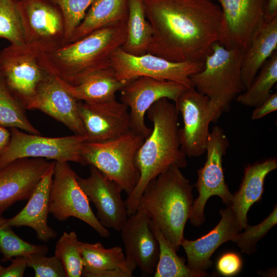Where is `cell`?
Wrapping results in <instances>:
<instances>
[{"mask_svg":"<svg viewBox=\"0 0 277 277\" xmlns=\"http://www.w3.org/2000/svg\"><path fill=\"white\" fill-rule=\"evenodd\" d=\"M152 29L147 53L174 62H204L223 36L220 6L211 0H142Z\"/></svg>","mask_w":277,"mask_h":277,"instance_id":"1","label":"cell"},{"mask_svg":"<svg viewBox=\"0 0 277 277\" xmlns=\"http://www.w3.org/2000/svg\"><path fill=\"white\" fill-rule=\"evenodd\" d=\"M277 17V0H266V23Z\"/></svg>","mask_w":277,"mask_h":277,"instance_id":"41","label":"cell"},{"mask_svg":"<svg viewBox=\"0 0 277 277\" xmlns=\"http://www.w3.org/2000/svg\"><path fill=\"white\" fill-rule=\"evenodd\" d=\"M10 137V130L0 126V155L8 146Z\"/></svg>","mask_w":277,"mask_h":277,"instance_id":"42","label":"cell"},{"mask_svg":"<svg viewBox=\"0 0 277 277\" xmlns=\"http://www.w3.org/2000/svg\"><path fill=\"white\" fill-rule=\"evenodd\" d=\"M128 14V0H95L74 30L69 43L103 27L127 22Z\"/></svg>","mask_w":277,"mask_h":277,"instance_id":"27","label":"cell"},{"mask_svg":"<svg viewBox=\"0 0 277 277\" xmlns=\"http://www.w3.org/2000/svg\"><path fill=\"white\" fill-rule=\"evenodd\" d=\"M81 250L83 261L82 276H132L133 272L127 266L125 254L120 246L106 248L100 242H81Z\"/></svg>","mask_w":277,"mask_h":277,"instance_id":"24","label":"cell"},{"mask_svg":"<svg viewBox=\"0 0 277 277\" xmlns=\"http://www.w3.org/2000/svg\"><path fill=\"white\" fill-rule=\"evenodd\" d=\"M120 231L129 268L133 272L138 268L142 274L146 276L153 274L159 258L160 248L149 217L136 211L128 216Z\"/></svg>","mask_w":277,"mask_h":277,"instance_id":"17","label":"cell"},{"mask_svg":"<svg viewBox=\"0 0 277 277\" xmlns=\"http://www.w3.org/2000/svg\"><path fill=\"white\" fill-rule=\"evenodd\" d=\"M3 267H2V266H1V265L0 264V274H1V272H2V270H3Z\"/></svg>","mask_w":277,"mask_h":277,"instance_id":"43","label":"cell"},{"mask_svg":"<svg viewBox=\"0 0 277 277\" xmlns=\"http://www.w3.org/2000/svg\"><path fill=\"white\" fill-rule=\"evenodd\" d=\"M0 38L12 45L26 44L18 0H0Z\"/></svg>","mask_w":277,"mask_h":277,"instance_id":"34","label":"cell"},{"mask_svg":"<svg viewBox=\"0 0 277 277\" xmlns=\"http://www.w3.org/2000/svg\"><path fill=\"white\" fill-rule=\"evenodd\" d=\"M61 9L65 19V45L83 19L88 9L95 0H51Z\"/></svg>","mask_w":277,"mask_h":277,"instance_id":"36","label":"cell"},{"mask_svg":"<svg viewBox=\"0 0 277 277\" xmlns=\"http://www.w3.org/2000/svg\"><path fill=\"white\" fill-rule=\"evenodd\" d=\"M77 108L87 142L112 140L131 130L129 109L116 98L102 103L78 101Z\"/></svg>","mask_w":277,"mask_h":277,"instance_id":"18","label":"cell"},{"mask_svg":"<svg viewBox=\"0 0 277 277\" xmlns=\"http://www.w3.org/2000/svg\"><path fill=\"white\" fill-rule=\"evenodd\" d=\"M220 214L219 223L208 233L195 240L184 238L181 242L187 255V265L192 270L206 271L212 264L210 258L216 249L229 241L233 242L241 231L229 205L221 209Z\"/></svg>","mask_w":277,"mask_h":277,"instance_id":"21","label":"cell"},{"mask_svg":"<svg viewBox=\"0 0 277 277\" xmlns=\"http://www.w3.org/2000/svg\"><path fill=\"white\" fill-rule=\"evenodd\" d=\"M145 137L132 130L103 142H86L82 151V165L92 166L117 183L127 195L140 176L135 156Z\"/></svg>","mask_w":277,"mask_h":277,"instance_id":"6","label":"cell"},{"mask_svg":"<svg viewBox=\"0 0 277 277\" xmlns=\"http://www.w3.org/2000/svg\"><path fill=\"white\" fill-rule=\"evenodd\" d=\"M78 101L52 75L37 94L25 106L26 110H38L62 123L74 134L85 135L80 117Z\"/></svg>","mask_w":277,"mask_h":277,"instance_id":"20","label":"cell"},{"mask_svg":"<svg viewBox=\"0 0 277 277\" xmlns=\"http://www.w3.org/2000/svg\"><path fill=\"white\" fill-rule=\"evenodd\" d=\"M244 52L216 43L204 61L203 68L190 78L193 87L209 99V117L215 123L231 104L245 90L241 74Z\"/></svg>","mask_w":277,"mask_h":277,"instance_id":"5","label":"cell"},{"mask_svg":"<svg viewBox=\"0 0 277 277\" xmlns=\"http://www.w3.org/2000/svg\"><path fill=\"white\" fill-rule=\"evenodd\" d=\"M25 110L22 103L11 93L0 75V126L40 134L28 120Z\"/></svg>","mask_w":277,"mask_h":277,"instance_id":"31","label":"cell"},{"mask_svg":"<svg viewBox=\"0 0 277 277\" xmlns=\"http://www.w3.org/2000/svg\"><path fill=\"white\" fill-rule=\"evenodd\" d=\"M27 266L32 268L35 277H65L61 261L55 255L48 257L43 254L27 256Z\"/></svg>","mask_w":277,"mask_h":277,"instance_id":"37","label":"cell"},{"mask_svg":"<svg viewBox=\"0 0 277 277\" xmlns=\"http://www.w3.org/2000/svg\"><path fill=\"white\" fill-rule=\"evenodd\" d=\"M51 163L43 158H22L0 170V215L15 202L30 197Z\"/></svg>","mask_w":277,"mask_h":277,"instance_id":"19","label":"cell"},{"mask_svg":"<svg viewBox=\"0 0 277 277\" xmlns=\"http://www.w3.org/2000/svg\"><path fill=\"white\" fill-rule=\"evenodd\" d=\"M150 227L158 241L159 260L154 272L155 277L208 276L206 271H195L186 264L185 260L176 254V251L165 238L160 228L150 220Z\"/></svg>","mask_w":277,"mask_h":277,"instance_id":"29","label":"cell"},{"mask_svg":"<svg viewBox=\"0 0 277 277\" xmlns=\"http://www.w3.org/2000/svg\"><path fill=\"white\" fill-rule=\"evenodd\" d=\"M66 89L78 101L102 103L115 99V94L127 83L117 78L111 66L93 72L71 85L61 80Z\"/></svg>","mask_w":277,"mask_h":277,"instance_id":"25","label":"cell"},{"mask_svg":"<svg viewBox=\"0 0 277 277\" xmlns=\"http://www.w3.org/2000/svg\"><path fill=\"white\" fill-rule=\"evenodd\" d=\"M176 166H171L152 180L144 190L136 211L146 215L160 229L177 251L193 203L190 184Z\"/></svg>","mask_w":277,"mask_h":277,"instance_id":"4","label":"cell"},{"mask_svg":"<svg viewBox=\"0 0 277 277\" xmlns=\"http://www.w3.org/2000/svg\"><path fill=\"white\" fill-rule=\"evenodd\" d=\"M208 102V97L194 87L185 89L174 102L183 122L179 129L181 149L189 157H197L206 152L211 123Z\"/></svg>","mask_w":277,"mask_h":277,"instance_id":"15","label":"cell"},{"mask_svg":"<svg viewBox=\"0 0 277 277\" xmlns=\"http://www.w3.org/2000/svg\"><path fill=\"white\" fill-rule=\"evenodd\" d=\"M77 174L68 162L55 161L50 193L49 211L60 222L73 217L91 226L101 237L110 235L93 212L89 201L79 185Z\"/></svg>","mask_w":277,"mask_h":277,"instance_id":"10","label":"cell"},{"mask_svg":"<svg viewBox=\"0 0 277 277\" xmlns=\"http://www.w3.org/2000/svg\"><path fill=\"white\" fill-rule=\"evenodd\" d=\"M54 163L55 161L51 162L24 208L14 216L6 220V224L11 227L27 226L32 228L37 239L44 242L57 236L56 232L48 224Z\"/></svg>","mask_w":277,"mask_h":277,"instance_id":"22","label":"cell"},{"mask_svg":"<svg viewBox=\"0 0 277 277\" xmlns=\"http://www.w3.org/2000/svg\"><path fill=\"white\" fill-rule=\"evenodd\" d=\"M152 36V27L145 16L142 0H128L126 39L121 49L133 55L145 54Z\"/></svg>","mask_w":277,"mask_h":277,"instance_id":"28","label":"cell"},{"mask_svg":"<svg viewBox=\"0 0 277 277\" xmlns=\"http://www.w3.org/2000/svg\"><path fill=\"white\" fill-rule=\"evenodd\" d=\"M276 224L277 206L275 205L272 211L265 219L255 225H248L243 232L237 235L233 242L243 253L251 254L256 251L258 242Z\"/></svg>","mask_w":277,"mask_h":277,"instance_id":"35","label":"cell"},{"mask_svg":"<svg viewBox=\"0 0 277 277\" xmlns=\"http://www.w3.org/2000/svg\"><path fill=\"white\" fill-rule=\"evenodd\" d=\"M90 175L82 178L76 175L82 189L97 210V218L106 228L120 231L128 219L122 187L95 167L90 166Z\"/></svg>","mask_w":277,"mask_h":277,"instance_id":"16","label":"cell"},{"mask_svg":"<svg viewBox=\"0 0 277 277\" xmlns=\"http://www.w3.org/2000/svg\"><path fill=\"white\" fill-rule=\"evenodd\" d=\"M81 243L74 231L64 232L56 242L54 255L61 261L66 277L82 276Z\"/></svg>","mask_w":277,"mask_h":277,"instance_id":"32","label":"cell"},{"mask_svg":"<svg viewBox=\"0 0 277 277\" xmlns=\"http://www.w3.org/2000/svg\"><path fill=\"white\" fill-rule=\"evenodd\" d=\"M11 264L3 267L0 277H22L27 266V256H18L10 260Z\"/></svg>","mask_w":277,"mask_h":277,"instance_id":"39","label":"cell"},{"mask_svg":"<svg viewBox=\"0 0 277 277\" xmlns=\"http://www.w3.org/2000/svg\"><path fill=\"white\" fill-rule=\"evenodd\" d=\"M277 17L265 24L243 55L241 74L245 90L264 64L276 51Z\"/></svg>","mask_w":277,"mask_h":277,"instance_id":"26","label":"cell"},{"mask_svg":"<svg viewBox=\"0 0 277 277\" xmlns=\"http://www.w3.org/2000/svg\"><path fill=\"white\" fill-rule=\"evenodd\" d=\"M243 262L241 256L235 252H227L218 259L216 268L217 271L225 276L236 275L241 271Z\"/></svg>","mask_w":277,"mask_h":277,"instance_id":"38","label":"cell"},{"mask_svg":"<svg viewBox=\"0 0 277 277\" xmlns=\"http://www.w3.org/2000/svg\"><path fill=\"white\" fill-rule=\"evenodd\" d=\"M146 114L152 128L135 154V164L140 176L125 201L128 216L136 212L140 199L152 180L171 166L181 169L187 164V156L181 147L179 113L174 102L161 98L151 106Z\"/></svg>","mask_w":277,"mask_h":277,"instance_id":"2","label":"cell"},{"mask_svg":"<svg viewBox=\"0 0 277 277\" xmlns=\"http://www.w3.org/2000/svg\"><path fill=\"white\" fill-rule=\"evenodd\" d=\"M277 110V93L271 94L261 105L255 108L251 118L256 120Z\"/></svg>","mask_w":277,"mask_h":277,"instance_id":"40","label":"cell"},{"mask_svg":"<svg viewBox=\"0 0 277 277\" xmlns=\"http://www.w3.org/2000/svg\"><path fill=\"white\" fill-rule=\"evenodd\" d=\"M6 220L0 215V251L4 261L10 260L13 257L46 254L48 251L47 246L33 245L23 240L6 224Z\"/></svg>","mask_w":277,"mask_h":277,"instance_id":"33","label":"cell"},{"mask_svg":"<svg viewBox=\"0 0 277 277\" xmlns=\"http://www.w3.org/2000/svg\"><path fill=\"white\" fill-rule=\"evenodd\" d=\"M229 146V142L223 129L219 126H213L207 140L206 161L197 170V179L194 185L199 196L193 201L189 218L194 226H201L205 222V207L212 196H218L227 205L232 202L233 194L225 183L223 168V157Z\"/></svg>","mask_w":277,"mask_h":277,"instance_id":"9","label":"cell"},{"mask_svg":"<svg viewBox=\"0 0 277 277\" xmlns=\"http://www.w3.org/2000/svg\"><path fill=\"white\" fill-rule=\"evenodd\" d=\"M276 168L277 160L274 157L267 158L245 167L240 188L233 194L229 205L241 231L248 225L247 215L250 208L262 199L266 177Z\"/></svg>","mask_w":277,"mask_h":277,"instance_id":"23","label":"cell"},{"mask_svg":"<svg viewBox=\"0 0 277 277\" xmlns=\"http://www.w3.org/2000/svg\"><path fill=\"white\" fill-rule=\"evenodd\" d=\"M41 52L27 44H11L0 52V75L25 108L52 75L42 64Z\"/></svg>","mask_w":277,"mask_h":277,"instance_id":"7","label":"cell"},{"mask_svg":"<svg viewBox=\"0 0 277 277\" xmlns=\"http://www.w3.org/2000/svg\"><path fill=\"white\" fill-rule=\"evenodd\" d=\"M204 65V62H171L149 53L133 55L121 48L110 58V66L121 81L127 83L138 77L148 76L177 82L188 88L193 87L190 76L201 71Z\"/></svg>","mask_w":277,"mask_h":277,"instance_id":"11","label":"cell"},{"mask_svg":"<svg viewBox=\"0 0 277 277\" xmlns=\"http://www.w3.org/2000/svg\"><path fill=\"white\" fill-rule=\"evenodd\" d=\"M187 88L177 82L148 76H140L128 82L120 90V100L129 109L131 130L147 137L151 130L145 122L148 109L163 98L174 102Z\"/></svg>","mask_w":277,"mask_h":277,"instance_id":"14","label":"cell"},{"mask_svg":"<svg viewBox=\"0 0 277 277\" xmlns=\"http://www.w3.org/2000/svg\"><path fill=\"white\" fill-rule=\"evenodd\" d=\"M25 43L41 52L65 45V19L51 0H18Z\"/></svg>","mask_w":277,"mask_h":277,"instance_id":"12","label":"cell"},{"mask_svg":"<svg viewBox=\"0 0 277 277\" xmlns=\"http://www.w3.org/2000/svg\"><path fill=\"white\" fill-rule=\"evenodd\" d=\"M277 82V53L274 52L264 64L251 84L236 97L245 106L256 107L271 94V90Z\"/></svg>","mask_w":277,"mask_h":277,"instance_id":"30","label":"cell"},{"mask_svg":"<svg viewBox=\"0 0 277 277\" xmlns=\"http://www.w3.org/2000/svg\"><path fill=\"white\" fill-rule=\"evenodd\" d=\"M223 17V36L227 48L244 52L266 24V0H216Z\"/></svg>","mask_w":277,"mask_h":277,"instance_id":"13","label":"cell"},{"mask_svg":"<svg viewBox=\"0 0 277 277\" xmlns=\"http://www.w3.org/2000/svg\"><path fill=\"white\" fill-rule=\"evenodd\" d=\"M9 143L0 155V170L22 158H43L56 162H73L82 165V151L87 141L86 135L50 137L25 133L11 128Z\"/></svg>","mask_w":277,"mask_h":277,"instance_id":"8","label":"cell"},{"mask_svg":"<svg viewBox=\"0 0 277 277\" xmlns=\"http://www.w3.org/2000/svg\"><path fill=\"white\" fill-rule=\"evenodd\" d=\"M211 1H213V0H211ZM214 1H216V0H214Z\"/></svg>","mask_w":277,"mask_h":277,"instance_id":"44","label":"cell"},{"mask_svg":"<svg viewBox=\"0 0 277 277\" xmlns=\"http://www.w3.org/2000/svg\"><path fill=\"white\" fill-rule=\"evenodd\" d=\"M127 22L103 27L55 50L41 52L42 64L52 75L71 85L110 66L112 54L122 47Z\"/></svg>","mask_w":277,"mask_h":277,"instance_id":"3","label":"cell"}]
</instances>
